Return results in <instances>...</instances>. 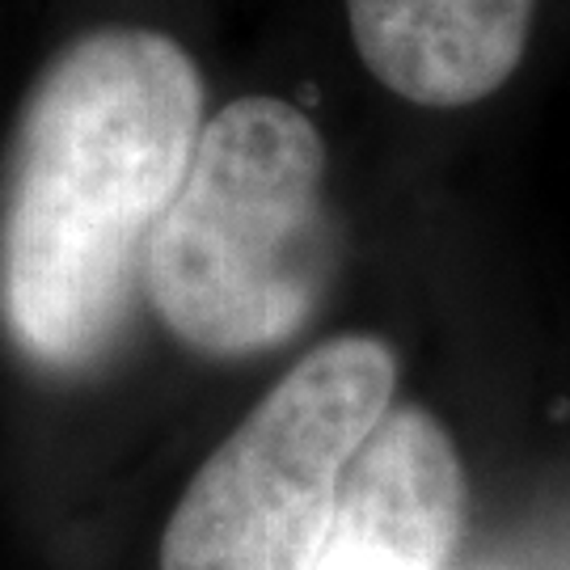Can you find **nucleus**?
I'll use <instances>...</instances> for the list:
<instances>
[{"label":"nucleus","instance_id":"1","mask_svg":"<svg viewBox=\"0 0 570 570\" xmlns=\"http://www.w3.org/2000/svg\"><path fill=\"white\" fill-rule=\"evenodd\" d=\"M199 127V63L161 30L106 26L39 72L0 174V317L26 360L110 351Z\"/></svg>","mask_w":570,"mask_h":570},{"label":"nucleus","instance_id":"2","mask_svg":"<svg viewBox=\"0 0 570 570\" xmlns=\"http://www.w3.org/2000/svg\"><path fill=\"white\" fill-rule=\"evenodd\" d=\"M326 144L301 106L237 98L195 153L140 258L174 338L237 360L301 334L330 279Z\"/></svg>","mask_w":570,"mask_h":570},{"label":"nucleus","instance_id":"3","mask_svg":"<svg viewBox=\"0 0 570 570\" xmlns=\"http://www.w3.org/2000/svg\"><path fill=\"white\" fill-rule=\"evenodd\" d=\"M397 385L372 334L308 351L207 456L169 515L161 570H313L338 487Z\"/></svg>","mask_w":570,"mask_h":570},{"label":"nucleus","instance_id":"4","mask_svg":"<svg viewBox=\"0 0 570 570\" xmlns=\"http://www.w3.org/2000/svg\"><path fill=\"white\" fill-rule=\"evenodd\" d=\"M465 532V469L419 406H389L351 456L313 570H449Z\"/></svg>","mask_w":570,"mask_h":570},{"label":"nucleus","instance_id":"5","mask_svg":"<svg viewBox=\"0 0 570 570\" xmlns=\"http://www.w3.org/2000/svg\"><path fill=\"white\" fill-rule=\"evenodd\" d=\"M364 68L397 98L456 110L490 98L524 60L532 0H346Z\"/></svg>","mask_w":570,"mask_h":570}]
</instances>
